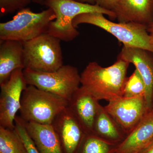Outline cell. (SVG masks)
<instances>
[{
	"instance_id": "cell-1",
	"label": "cell",
	"mask_w": 153,
	"mask_h": 153,
	"mask_svg": "<svg viewBox=\"0 0 153 153\" xmlns=\"http://www.w3.org/2000/svg\"><path fill=\"white\" fill-rule=\"evenodd\" d=\"M129 64L118 58L105 67L95 61L90 62L80 74V86L98 101L108 102L122 97Z\"/></svg>"
},
{
	"instance_id": "cell-2",
	"label": "cell",
	"mask_w": 153,
	"mask_h": 153,
	"mask_svg": "<svg viewBox=\"0 0 153 153\" xmlns=\"http://www.w3.org/2000/svg\"><path fill=\"white\" fill-rule=\"evenodd\" d=\"M104 14L90 13L80 14L73 21L75 28L82 24L96 26L111 34L126 47H137L153 53V38L147 26L134 22L115 23L108 20Z\"/></svg>"
},
{
	"instance_id": "cell-3",
	"label": "cell",
	"mask_w": 153,
	"mask_h": 153,
	"mask_svg": "<svg viewBox=\"0 0 153 153\" xmlns=\"http://www.w3.org/2000/svg\"><path fill=\"white\" fill-rule=\"evenodd\" d=\"M45 5L52 9L56 19L49 24L47 33L60 41H73L79 34L73 25L75 17L80 14L99 13L116 19L112 11L102 8L97 4L79 2L75 0H47Z\"/></svg>"
},
{
	"instance_id": "cell-4",
	"label": "cell",
	"mask_w": 153,
	"mask_h": 153,
	"mask_svg": "<svg viewBox=\"0 0 153 153\" xmlns=\"http://www.w3.org/2000/svg\"><path fill=\"white\" fill-rule=\"evenodd\" d=\"M68 103L59 96L28 85L22 93L20 117L27 122L52 125L57 115L68 107Z\"/></svg>"
},
{
	"instance_id": "cell-5",
	"label": "cell",
	"mask_w": 153,
	"mask_h": 153,
	"mask_svg": "<svg viewBox=\"0 0 153 153\" xmlns=\"http://www.w3.org/2000/svg\"><path fill=\"white\" fill-rule=\"evenodd\" d=\"M56 19L52 9L34 13L29 7L18 11L12 20L0 23V40L25 42L47 33L49 24Z\"/></svg>"
},
{
	"instance_id": "cell-6",
	"label": "cell",
	"mask_w": 153,
	"mask_h": 153,
	"mask_svg": "<svg viewBox=\"0 0 153 153\" xmlns=\"http://www.w3.org/2000/svg\"><path fill=\"white\" fill-rule=\"evenodd\" d=\"M60 41L58 38L45 33L24 43L25 68L38 72H51L61 67L63 57Z\"/></svg>"
},
{
	"instance_id": "cell-7",
	"label": "cell",
	"mask_w": 153,
	"mask_h": 153,
	"mask_svg": "<svg viewBox=\"0 0 153 153\" xmlns=\"http://www.w3.org/2000/svg\"><path fill=\"white\" fill-rule=\"evenodd\" d=\"M23 72L28 85L54 94L68 102L80 84L78 69L70 65H63L51 72H38L26 68Z\"/></svg>"
},
{
	"instance_id": "cell-8",
	"label": "cell",
	"mask_w": 153,
	"mask_h": 153,
	"mask_svg": "<svg viewBox=\"0 0 153 153\" xmlns=\"http://www.w3.org/2000/svg\"><path fill=\"white\" fill-rule=\"evenodd\" d=\"M23 70H15L7 81L0 85V126L15 128V119L21 107L22 93L28 85Z\"/></svg>"
},
{
	"instance_id": "cell-9",
	"label": "cell",
	"mask_w": 153,
	"mask_h": 153,
	"mask_svg": "<svg viewBox=\"0 0 153 153\" xmlns=\"http://www.w3.org/2000/svg\"><path fill=\"white\" fill-rule=\"evenodd\" d=\"M105 109L128 134L138 124L149 110L144 97H122L108 102Z\"/></svg>"
},
{
	"instance_id": "cell-10",
	"label": "cell",
	"mask_w": 153,
	"mask_h": 153,
	"mask_svg": "<svg viewBox=\"0 0 153 153\" xmlns=\"http://www.w3.org/2000/svg\"><path fill=\"white\" fill-rule=\"evenodd\" d=\"M63 153H76L86 133L70 108L67 107L52 124Z\"/></svg>"
},
{
	"instance_id": "cell-11",
	"label": "cell",
	"mask_w": 153,
	"mask_h": 153,
	"mask_svg": "<svg viewBox=\"0 0 153 153\" xmlns=\"http://www.w3.org/2000/svg\"><path fill=\"white\" fill-rule=\"evenodd\" d=\"M117 58L130 64L132 63L139 72L146 85L147 105L151 109L153 91V53L141 48L123 46Z\"/></svg>"
},
{
	"instance_id": "cell-12",
	"label": "cell",
	"mask_w": 153,
	"mask_h": 153,
	"mask_svg": "<svg viewBox=\"0 0 153 153\" xmlns=\"http://www.w3.org/2000/svg\"><path fill=\"white\" fill-rule=\"evenodd\" d=\"M153 139V109H150L124 140L115 153H140Z\"/></svg>"
},
{
	"instance_id": "cell-13",
	"label": "cell",
	"mask_w": 153,
	"mask_h": 153,
	"mask_svg": "<svg viewBox=\"0 0 153 153\" xmlns=\"http://www.w3.org/2000/svg\"><path fill=\"white\" fill-rule=\"evenodd\" d=\"M100 103L93 96L80 86L68 101V107L86 134H93L94 123Z\"/></svg>"
},
{
	"instance_id": "cell-14",
	"label": "cell",
	"mask_w": 153,
	"mask_h": 153,
	"mask_svg": "<svg viewBox=\"0 0 153 153\" xmlns=\"http://www.w3.org/2000/svg\"><path fill=\"white\" fill-rule=\"evenodd\" d=\"M119 22L153 24V0H121L113 11Z\"/></svg>"
},
{
	"instance_id": "cell-15",
	"label": "cell",
	"mask_w": 153,
	"mask_h": 153,
	"mask_svg": "<svg viewBox=\"0 0 153 153\" xmlns=\"http://www.w3.org/2000/svg\"><path fill=\"white\" fill-rule=\"evenodd\" d=\"M0 85L7 82L13 71L25 68L24 43L0 40Z\"/></svg>"
},
{
	"instance_id": "cell-16",
	"label": "cell",
	"mask_w": 153,
	"mask_h": 153,
	"mask_svg": "<svg viewBox=\"0 0 153 153\" xmlns=\"http://www.w3.org/2000/svg\"><path fill=\"white\" fill-rule=\"evenodd\" d=\"M22 120L39 153H63L52 125L40 124Z\"/></svg>"
},
{
	"instance_id": "cell-17",
	"label": "cell",
	"mask_w": 153,
	"mask_h": 153,
	"mask_svg": "<svg viewBox=\"0 0 153 153\" xmlns=\"http://www.w3.org/2000/svg\"><path fill=\"white\" fill-rule=\"evenodd\" d=\"M93 134L108 142L117 145L126 136L104 107L100 104L94 123Z\"/></svg>"
},
{
	"instance_id": "cell-18",
	"label": "cell",
	"mask_w": 153,
	"mask_h": 153,
	"mask_svg": "<svg viewBox=\"0 0 153 153\" xmlns=\"http://www.w3.org/2000/svg\"><path fill=\"white\" fill-rule=\"evenodd\" d=\"M0 153H27L16 129L0 126Z\"/></svg>"
},
{
	"instance_id": "cell-19",
	"label": "cell",
	"mask_w": 153,
	"mask_h": 153,
	"mask_svg": "<svg viewBox=\"0 0 153 153\" xmlns=\"http://www.w3.org/2000/svg\"><path fill=\"white\" fill-rule=\"evenodd\" d=\"M117 146L94 134H86L76 153H115Z\"/></svg>"
},
{
	"instance_id": "cell-20",
	"label": "cell",
	"mask_w": 153,
	"mask_h": 153,
	"mask_svg": "<svg viewBox=\"0 0 153 153\" xmlns=\"http://www.w3.org/2000/svg\"><path fill=\"white\" fill-rule=\"evenodd\" d=\"M146 87L139 72L135 69L132 74L126 79L124 85L123 97L126 98L144 97L146 99Z\"/></svg>"
},
{
	"instance_id": "cell-21",
	"label": "cell",
	"mask_w": 153,
	"mask_h": 153,
	"mask_svg": "<svg viewBox=\"0 0 153 153\" xmlns=\"http://www.w3.org/2000/svg\"><path fill=\"white\" fill-rule=\"evenodd\" d=\"M33 0H0V16L6 15L19 11L27 7Z\"/></svg>"
},
{
	"instance_id": "cell-22",
	"label": "cell",
	"mask_w": 153,
	"mask_h": 153,
	"mask_svg": "<svg viewBox=\"0 0 153 153\" xmlns=\"http://www.w3.org/2000/svg\"><path fill=\"white\" fill-rule=\"evenodd\" d=\"M15 128L21 137L27 153H39L33 140L25 128L23 120L16 116L15 120Z\"/></svg>"
},
{
	"instance_id": "cell-23",
	"label": "cell",
	"mask_w": 153,
	"mask_h": 153,
	"mask_svg": "<svg viewBox=\"0 0 153 153\" xmlns=\"http://www.w3.org/2000/svg\"><path fill=\"white\" fill-rule=\"evenodd\" d=\"M121 0H95V4L102 8L112 11L118 4Z\"/></svg>"
},
{
	"instance_id": "cell-24",
	"label": "cell",
	"mask_w": 153,
	"mask_h": 153,
	"mask_svg": "<svg viewBox=\"0 0 153 153\" xmlns=\"http://www.w3.org/2000/svg\"><path fill=\"white\" fill-rule=\"evenodd\" d=\"M140 153H153V139L147 146Z\"/></svg>"
},
{
	"instance_id": "cell-25",
	"label": "cell",
	"mask_w": 153,
	"mask_h": 153,
	"mask_svg": "<svg viewBox=\"0 0 153 153\" xmlns=\"http://www.w3.org/2000/svg\"><path fill=\"white\" fill-rule=\"evenodd\" d=\"M79 2L86 3L90 4H95V0H75Z\"/></svg>"
},
{
	"instance_id": "cell-26",
	"label": "cell",
	"mask_w": 153,
	"mask_h": 153,
	"mask_svg": "<svg viewBox=\"0 0 153 153\" xmlns=\"http://www.w3.org/2000/svg\"><path fill=\"white\" fill-rule=\"evenodd\" d=\"M147 31L150 36L153 38V24L147 26Z\"/></svg>"
},
{
	"instance_id": "cell-27",
	"label": "cell",
	"mask_w": 153,
	"mask_h": 153,
	"mask_svg": "<svg viewBox=\"0 0 153 153\" xmlns=\"http://www.w3.org/2000/svg\"><path fill=\"white\" fill-rule=\"evenodd\" d=\"M46 1L47 0H33V2L42 5H45Z\"/></svg>"
},
{
	"instance_id": "cell-28",
	"label": "cell",
	"mask_w": 153,
	"mask_h": 153,
	"mask_svg": "<svg viewBox=\"0 0 153 153\" xmlns=\"http://www.w3.org/2000/svg\"><path fill=\"white\" fill-rule=\"evenodd\" d=\"M152 108L153 109V91L152 93Z\"/></svg>"
},
{
	"instance_id": "cell-29",
	"label": "cell",
	"mask_w": 153,
	"mask_h": 153,
	"mask_svg": "<svg viewBox=\"0 0 153 153\" xmlns=\"http://www.w3.org/2000/svg\"></svg>"
}]
</instances>
